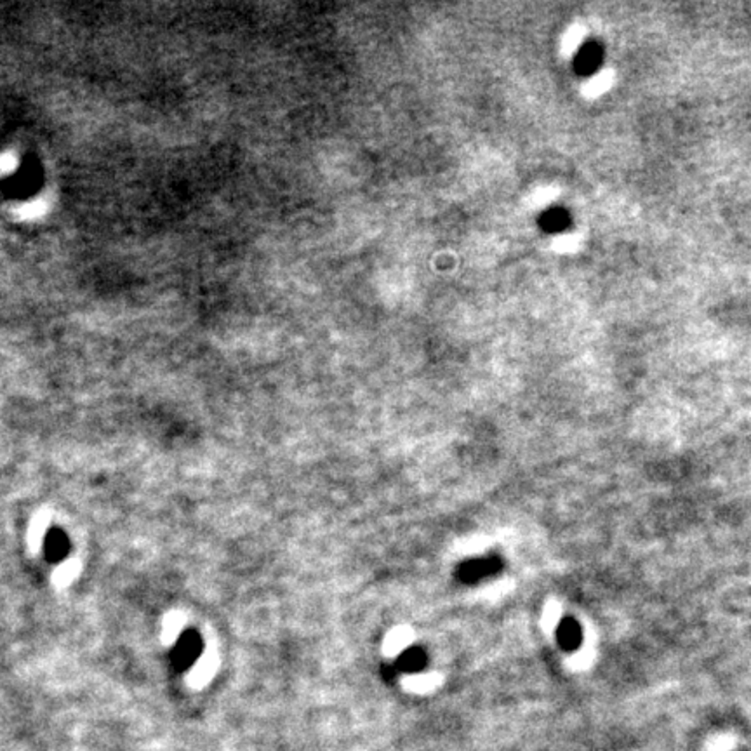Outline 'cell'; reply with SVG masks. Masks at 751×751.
I'll return each mask as SVG.
<instances>
[{
	"mask_svg": "<svg viewBox=\"0 0 751 751\" xmlns=\"http://www.w3.org/2000/svg\"><path fill=\"white\" fill-rule=\"evenodd\" d=\"M501 567L503 562L498 557L471 558V560L461 563V567L458 569V578L463 583L475 585V583H480L483 579L493 578L494 574L501 570Z\"/></svg>",
	"mask_w": 751,
	"mask_h": 751,
	"instance_id": "6da1fadb",
	"label": "cell"
},
{
	"mask_svg": "<svg viewBox=\"0 0 751 751\" xmlns=\"http://www.w3.org/2000/svg\"><path fill=\"white\" fill-rule=\"evenodd\" d=\"M557 640H558V644L563 647V649H567V650L578 649V647L581 645V640H583V630H581V626H579V623L569 618L558 623Z\"/></svg>",
	"mask_w": 751,
	"mask_h": 751,
	"instance_id": "7a4b0ae2",
	"label": "cell"
},
{
	"mask_svg": "<svg viewBox=\"0 0 751 751\" xmlns=\"http://www.w3.org/2000/svg\"><path fill=\"white\" fill-rule=\"evenodd\" d=\"M426 665V652L419 647H410V649L403 650L400 659H398V670L405 671H418Z\"/></svg>",
	"mask_w": 751,
	"mask_h": 751,
	"instance_id": "3957f363",
	"label": "cell"
},
{
	"mask_svg": "<svg viewBox=\"0 0 751 751\" xmlns=\"http://www.w3.org/2000/svg\"><path fill=\"white\" fill-rule=\"evenodd\" d=\"M581 39H583V34L579 28H569V31H567L565 37H563V41H562V53L573 54L574 51H576V47L579 46V42H581Z\"/></svg>",
	"mask_w": 751,
	"mask_h": 751,
	"instance_id": "277c9868",
	"label": "cell"
}]
</instances>
